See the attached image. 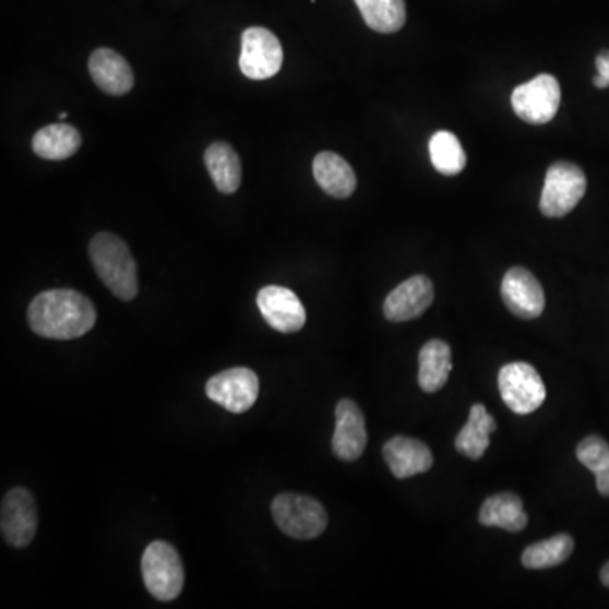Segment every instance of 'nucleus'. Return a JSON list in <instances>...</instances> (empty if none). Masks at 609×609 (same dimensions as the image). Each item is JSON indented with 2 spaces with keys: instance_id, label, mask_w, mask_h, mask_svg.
Masks as SVG:
<instances>
[{
  "instance_id": "obj_24",
  "label": "nucleus",
  "mask_w": 609,
  "mask_h": 609,
  "mask_svg": "<svg viewBox=\"0 0 609 609\" xmlns=\"http://www.w3.org/2000/svg\"><path fill=\"white\" fill-rule=\"evenodd\" d=\"M430 162L439 174L455 177L466 168V151L457 135L449 131H439L430 138Z\"/></svg>"
},
{
  "instance_id": "obj_16",
  "label": "nucleus",
  "mask_w": 609,
  "mask_h": 609,
  "mask_svg": "<svg viewBox=\"0 0 609 609\" xmlns=\"http://www.w3.org/2000/svg\"><path fill=\"white\" fill-rule=\"evenodd\" d=\"M383 457L393 476L398 479L427 473L433 464L432 451L421 440L411 437L398 435L387 440Z\"/></svg>"
},
{
  "instance_id": "obj_23",
  "label": "nucleus",
  "mask_w": 609,
  "mask_h": 609,
  "mask_svg": "<svg viewBox=\"0 0 609 609\" xmlns=\"http://www.w3.org/2000/svg\"><path fill=\"white\" fill-rule=\"evenodd\" d=\"M369 29L392 34L406 23L405 0H354Z\"/></svg>"
},
{
  "instance_id": "obj_22",
  "label": "nucleus",
  "mask_w": 609,
  "mask_h": 609,
  "mask_svg": "<svg viewBox=\"0 0 609 609\" xmlns=\"http://www.w3.org/2000/svg\"><path fill=\"white\" fill-rule=\"evenodd\" d=\"M203 159L218 192L230 195L239 190L242 180L241 159L230 144H211Z\"/></svg>"
},
{
  "instance_id": "obj_26",
  "label": "nucleus",
  "mask_w": 609,
  "mask_h": 609,
  "mask_svg": "<svg viewBox=\"0 0 609 609\" xmlns=\"http://www.w3.org/2000/svg\"><path fill=\"white\" fill-rule=\"evenodd\" d=\"M577 459L595 473L596 486L601 497L609 498V445L602 437L590 435L577 445Z\"/></svg>"
},
{
  "instance_id": "obj_9",
  "label": "nucleus",
  "mask_w": 609,
  "mask_h": 609,
  "mask_svg": "<svg viewBox=\"0 0 609 609\" xmlns=\"http://www.w3.org/2000/svg\"><path fill=\"white\" fill-rule=\"evenodd\" d=\"M205 393L230 414H246L260 395V378L252 369H227L207 381Z\"/></svg>"
},
{
  "instance_id": "obj_17",
  "label": "nucleus",
  "mask_w": 609,
  "mask_h": 609,
  "mask_svg": "<svg viewBox=\"0 0 609 609\" xmlns=\"http://www.w3.org/2000/svg\"><path fill=\"white\" fill-rule=\"evenodd\" d=\"M313 177L320 189L334 199H349L358 187V178L349 163L332 151H324L315 156Z\"/></svg>"
},
{
  "instance_id": "obj_7",
  "label": "nucleus",
  "mask_w": 609,
  "mask_h": 609,
  "mask_svg": "<svg viewBox=\"0 0 609 609\" xmlns=\"http://www.w3.org/2000/svg\"><path fill=\"white\" fill-rule=\"evenodd\" d=\"M561 85L556 76L541 73L513 91L512 106L522 121L541 126L556 117L561 107Z\"/></svg>"
},
{
  "instance_id": "obj_25",
  "label": "nucleus",
  "mask_w": 609,
  "mask_h": 609,
  "mask_svg": "<svg viewBox=\"0 0 609 609\" xmlns=\"http://www.w3.org/2000/svg\"><path fill=\"white\" fill-rule=\"evenodd\" d=\"M574 550L571 535L559 534L528 546L523 552L522 564L527 569H550L564 564Z\"/></svg>"
},
{
  "instance_id": "obj_18",
  "label": "nucleus",
  "mask_w": 609,
  "mask_h": 609,
  "mask_svg": "<svg viewBox=\"0 0 609 609\" xmlns=\"http://www.w3.org/2000/svg\"><path fill=\"white\" fill-rule=\"evenodd\" d=\"M452 371L451 347L433 338L418 354V384L426 393H435L447 383Z\"/></svg>"
},
{
  "instance_id": "obj_13",
  "label": "nucleus",
  "mask_w": 609,
  "mask_h": 609,
  "mask_svg": "<svg viewBox=\"0 0 609 609\" xmlns=\"http://www.w3.org/2000/svg\"><path fill=\"white\" fill-rule=\"evenodd\" d=\"M368 444V432H366V420L353 399H341L335 406V432L332 437V451L338 459H359Z\"/></svg>"
},
{
  "instance_id": "obj_19",
  "label": "nucleus",
  "mask_w": 609,
  "mask_h": 609,
  "mask_svg": "<svg viewBox=\"0 0 609 609\" xmlns=\"http://www.w3.org/2000/svg\"><path fill=\"white\" fill-rule=\"evenodd\" d=\"M479 523L485 527L503 528L516 534L527 527L528 516L518 494L498 493L482 503L479 510Z\"/></svg>"
},
{
  "instance_id": "obj_28",
  "label": "nucleus",
  "mask_w": 609,
  "mask_h": 609,
  "mask_svg": "<svg viewBox=\"0 0 609 609\" xmlns=\"http://www.w3.org/2000/svg\"><path fill=\"white\" fill-rule=\"evenodd\" d=\"M601 583L605 584L606 587H609V562H606L601 569Z\"/></svg>"
},
{
  "instance_id": "obj_11",
  "label": "nucleus",
  "mask_w": 609,
  "mask_h": 609,
  "mask_svg": "<svg viewBox=\"0 0 609 609\" xmlns=\"http://www.w3.org/2000/svg\"><path fill=\"white\" fill-rule=\"evenodd\" d=\"M258 309L270 327L282 334H295L303 329L307 312L295 291L285 286L270 285L258 294Z\"/></svg>"
},
{
  "instance_id": "obj_21",
  "label": "nucleus",
  "mask_w": 609,
  "mask_h": 609,
  "mask_svg": "<svg viewBox=\"0 0 609 609\" xmlns=\"http://www.w3.org/2000/svg\"><path fill=\"white\" fill-rule=\"evenodd\" d=\"M82 146V135L73 126L49 124L39 129L33 138V151L39 158L61 162L72 158Z\"/></svg>"
},
{
  "instance_id": "obj_14",
  "label": "nucleus",
  "mask_w": 609,
  "mask_h": 609,
  "mask_svg": "<svg viewBox=\"0 0 609 609\" xmlns=\"http://www.w3.org/2000/svg\"><path fill=\"white\" fill-rule=\"evenodd\" d=\"M433 285L427 276L415 275L396 286L384 300V317L392 322H408L429 310Z\"/></svg>"
},
{
  "instance_id": "obj_27",
  "label": "nucleus",
  "mask_w": 609,
  "mask_h": 609,
  "mask_svg": "<svg viewBox=\"0 0 609 609\" xmlns=\"http://www.w3.org/2000/svg\"><path fill=\"white\" fill-rule=\"evenodd\" d=\"M596 70H598V75L595 76V87L596 88H608L609 87V51L608 49H602L601 53L596 57Z\"/></svg>"
},
{
  "instance_id": "obj_20",
  "label": "nucleus",
  "mask_w": 609,
  "mask_h": 609,
  "mask_svg": "<svg viewBox=\"0 0 609 609\" xmlns=\"http://www.w3.org/2000/svg\"><path fill=\"white\" fill-rule=\"evenodd\" d=\"M497 420L488 414L486 406L476 403L470 408L466 426L463 427L459 435L455 437V449L469 459H481L491 444L489 435L497 432Z\"/></svg>"
},
{
  "instance_id": "obj_2",
  "label": "nucleus",
  "mask_w": 609,
  "mask_h": 609,
  "mask_svg": "<svg viewBox=\"0 0 609 609\" xmlns=\"http://www.w3.org/2000/svg\"><path fill=\"white\" fill-rule=\"evenodd\" d=\"M95 273L114 297L122 301L134 300L140 291L138 264L128 244L116 234L100 232L88 246Z\"/></svg>"
},
{
  "instance_id": "obj_4",
  "label": "nucleus",
  "mask_w": 609,
  "mask_h": 609,
  "mask_svg": "<svg viewBox=\"0 0 609 609\" xmlns=\"http://www.w3.org/2000/svg\"><path fill=\"white\" fill-rule=\"evenodd\" d=\"M141 572L146 589L158 601H174L180 596L184 584L183 562L168 541L156 540L147 546L141 559Z\"/></svg>"
},
{
  "instance_id": "obj_8",
  "label": "nucleus",
  "mask_w": 609,
  "mask_h": 609,
  "mask_svg": "<svg viewBox=\"0 0 609 609\" xmlns=\"http://www.w3.org/2000/svg\"><path fill=\"white\" fill-rule=\"evenodd\" d=\"M283 48L279 39L266 27H248L242 33L241 72L251 80H267L282 70Z\"/></svg>"
},
{
  "instance_id": "obj_29",
  "label": "nucleus",
  "mask_w": 609,
  "mask_h": 609,
  "mask_svg": "<svg viewBox=\"0 0 609 609\" xmlns=\"http://www.w3.org/2000/svg\"><path fill=\"white\" fill-rule=\"evenodd\" d=\"M67 117H68V116H67V112H61V114H60V119H61V121H64V119H67Z\"/></svg>"
},
{
  "instance_id": "obj_1",
  "label": "nucleus",
  "mask_w": 609,
  "mask_h": 609,
  "mask_svg": "<svg viewBox=\"0 0 609 609\" xmlns=\"http://www.w3.org/2000/svg\"><path fill=\"white\" fill-rule=\"evenodd\" d=\"M27 320L34 334L55 341H72L94 329L97 310L75 290H48L31 301Z\"/></svg>"
},
{
  "instance_id": "obj_10",
  "label": "nucleus",
  "mask_w": 609,
  "mask_h": 609,
  "mask_svg": "<svg viewBox=\"0 0 609 609\" xmlns=\"http://www.w3.org/2000/svg\"><path fill=\"white\" fill-rule=\"evenodd\" d=\"M38 528V513L33 494L26 488H14L5 494L0 510V530L9 546L24 549Z\"/></svg>"
},
{
  "instance_id": "obj_5",
  "label": "nucleus",
  "mask_w": 609,
  "mask_h": 609,
  "mask_svg": "<svg viewBox=\"0 0 609 609\" xmlns=\"http://www.w3.org/2000/svg\"><path fill=\"white\" fill-rule=\"evenodd\" d=\"M587 180L574 163L557 162L549 166L541 190L540 211L550 218L571 214L586 193Z\"/></svg>"
},
{
  "instance_id": "obj_3",
  "label": "nucleus",
  "mask_w": 609,
  "mask_h": 609,
  "mask_svg": "<svg viewBox=\"0 0 609 609\" xmlns=\"http://www.w3.org/2000/svg\"><path fill=\"white\" fill-rule=\"evenodd\" d=\"M271 513L276 527L297 540H312L327 528L329 516L324 504L303 494H278L271 504Z\"/></svg>"
},
{
  "instance_id": "obj_6",
  "label": "nucleus",
  "mask_w": 609,
  "mask_h": 609,
  "mask_svg": "<svg viewBox=\"0 0 609 609\" xmlns=\"http://www.w3.org/2000/svg\"><path fill=\"white\" fill-rule=\"evenodd\" d=\"M501 398L516 415H530L547 398L546 384L534 366L528 362H510L498 374Z\"/></svg>"
},
{
  "instance_id": "obj_15",
  "label": "nucleus",
  "mask_w": 609,
  "mask_h": 609,
  "mask_svg": "<svg viewBox=\"0 0 609 609\" xmlns=\"http://www.w3.org/2000/svg\"><path fill=\"white\" fill-rule=\"evenodd\" d=\"M88 72L104 94L122 97L134 87V75L124 57L114 49L98 48L88 60Z\"/></svg>"
},
{
  "instance_id": "obj_12",
  "label": "nucleus",
  "mask_w": 609,
  "mask_h": 609,
  "mask_svg": "<svg viewBox=\"0 0 609 609\" xmlns=\"http://www.w3.org/2000/svg\"><path fill=\"white\" fill-rule=\"evenodd\" d=\"M506 309L520 319H537L546 309V294L540 282L525 267H512L501 283Z\"/></svg>"
}]
</instances>
